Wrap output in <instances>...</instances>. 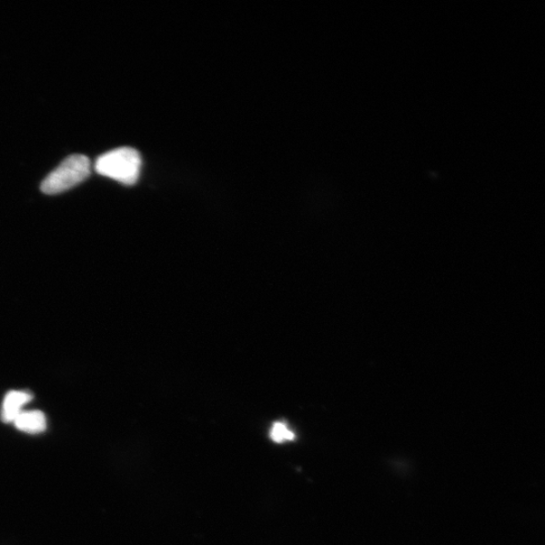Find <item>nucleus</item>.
<instances>
[{"label": "nucleus", "instance_id": "nucleus-1", "mask_svg": "<svg viewBox=\"0 0 545 545\" xmlns=\"http://www.w3.org/2000/svg\"><path fill=\"white\" fill-rule=\"evenodd\" d=\"M142 158L133 147L123 146L101 155L96 171L125 185H134L140 177Z\"/></svg>", "mask_w": 545, "mask_h": 545}, {"label": "nucleus", "instance_id": "nucleus-2", "mask_svg": "<svg viewBox=\"0 0 545 545\" xmlns=\"http://www.w3.org/2000/svg\"><path fill=\"white\" fill-rule=\"evenodd\" d=\"M90 173L91 164L86 156H69L44 179L41 190L48 196L63 193L86 180Z\"/></svg>", "mask_w": 545, "mask_h": 545}, {"label": "nucleus", "instance_id": "nucleus-3", "mask_svg": "<svg viewBox=\"0 0 545 545\" xmlns=\"http://www.w3.org/2000/svg\"><path fill=\"white\" fill-rule=\"evenodd\" d=\"M33 395L26 391H11L5 395L3 404L2 419L11 423L23 412L24 406L31 402Z\"/></svg>", "mask_w": 545, "mask_h": 545}, {"label": "nucleus", "instance_id": "nucleus-4", "mask_svg": "<svg viewBox=\"0 0 545 545\" xmlns=\"http://www.w3.org/2000/svg\"><path fill=\"white\" fill-rule=\"evenodd\" d=\"M18 430L39 434L47 429L45 414L39 410L23 411L13 422Z\"/></svg>", "mask_w": 545, "mask_h": 545}, {"label": "nucleus", "instance_id": "nucleus-5", "mask_svg": "<svg viewBox=\"0 0 545 545\" xmlns=\"http://www.w3.org/2000/svg\"><path fill=\"white\" fill-rule=\"evenodd\" d=\"M270 438L276 443L292 441L295 439V434L284 422H275L270 431Z\"/></svg>", "mask_w": 545, "mask_h": 545}]
</instances>
